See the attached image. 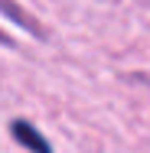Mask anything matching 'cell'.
I'll use <instances>...</instances> for the list:
<instances>
[{"label": "cell", "mask_w": 150, "mask_h": 153, "mask_svg": "<svg viewBox=\"0 0 150 153\" xmlns=\"http://www.w3.org/2000/svg\"><path fill=\"white\" fill-rule=\"evenodd\" d=\"M10 130H13V137H16L26 150H33V153H52V150H49V143L39 137V130H36V127H30L26 121H16Z\"/></svg>", "instance_id": "obj_1"}]
</instances>
